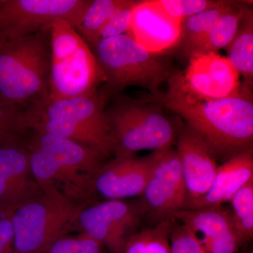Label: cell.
<instances>
[{
  "label": "cell",
  "mask_w": 253,
  "mask_h": 253,
  "mask_svg": "<svg viewBox=\"0 0 253 253\" xmlns=\"http://www.w3.org/2000/svg\"><path fill=\"white\" fill-rule=\"evenodd\" d=\"M176 144L186 185V208L202 199L211 189L217 171V158L207 144L185 125L178 131Z\"/></svg>",
  "instance_id": "cell-15"
},
{
  "label": "cell",
  "mask_w": 253,
  "mask_h": 253,
  "mask_svg": "<svg viewBox=\"0 0 253 253\" xmlns=\"http://www.w3.org/2000/svg\"><path fill=\"white\" fill-rule=\"evenodd\" d=\"M236 2V1L230 0H218L217 4L212 7L186 18L181 23L180 41L177 48L182 51L186 46L204 36Z\"/></svg>",
  "instance_id": "cell-23"
},
{
  "label": "cell",
  "mask_w": 253,
  "mask_h": 253,
  "mask_svg": "<svg viewBox=\"0 0 253 253\" xmlns=\"http://www.w3.org/2000/svg\"><path fill=\"white\" fill-rule=\"evenodd\" d=\"M251 253H253V252H251Z\"/></svg>",
  "instance_id": "cell-33"
},
{
  "label": "cell",
  "mask_w": 253,
  "mask_h": 253,
  "mask_svg": "<svg viewBox=\"0 0 253 253\" xmlns=\"http://www.w3.org/2000/svg\"><path fill=\"white\" fill-rule=\"evenodd\" d=\"M49 29L16 38L0 37V100L22 108L49 91Z\"/></svg>",
  "instance_id": "cell-5"
},
{
  "label": "cell",
  "mask_w": 253,
  "mask_h": 253,
  "mask_svg": "<svg viewBox=\"0 0 253 253\" xmlns=\"http://www.w3.org/2000/svg\"><path fill=\"white\" fill-rule=\"evenodd\" d=\"M170 253H208L197 234L174 219L170 236Z\"/></svg>",
  "instance_id": "cell-27"
},
{
  "label": "cell",
  "mask_w": 253,
  "mask_h": 253,
  "mask_svg": "<svg viewBox=\"0 0 253 253\" xmlns=\"http://www.w3.org/2000/svg\"><path fill=\"white\" fill-rule=\"evenodd\" d=\"M13 214L14 212H7L0 216V248L3 253H14Z\"/></svg>",
  "instance_id": "cell-31"
},
{
  "label": "cell",
  "mask_w": 253,
  "mask_h": 253,
  "mask_svg": "<svg viewBox=\"0 0 253 253\" xmlns=\"http://www.w3.org/2000/svg\"><path fill=\"white\" fill-rule=\"evenodd\" d=\"M130 0H91L76 31L90 48L100 41L101 31L117 10Z\"/></svg>",
  "instance_id": "cell-21"
},
{
  "label": "cell",
  "mask_w": 253,
  "mask_h": 253,
  "mask_svg": "<svg viewBox=\"0 0 253 253\" xmlns=\"http://www.w3.org/2000/svg\"><path fill=\"white\" fill-rule=\"evenodd\" d=\"M174 219L187 226L195 234L204 238L212 237L229 229H234L230 208L226 206L183 209L176 213Z\"/></svg>",
  "instance_id": "cell-19"
},
{
  "label": "cell",
  "mask_w": 253,
  "mask_h": 253,
  "mask_svg": "<svg viewBox=\"0 0 253 253\" xmlns=\"http://www.w3.org/2000/svg\"><path fill=\"white\" fill-rule=\"evenodd\" d=\"M88 204L75 202L55 187L41 190L13 214L14 253H42L76 226Z\"/></svg>",
  "instance_id": "cell-8"
},
{
  "label": "cell",
  "mask_w": 253,
  "mask_h": 253,
  "mask_svg": "<svg viewBox=\"0 0 253 253\" xmlns=\"http://www.w3.org/2000/svg\"><path fill=\"white\" fill-rule=\"evenodd\" d=\"M201 240L208 253H237L243 245L234 229Z\"/></svg>",
  "instance_id": "cell-30"
},
{
  "label": "cell",
  "mask_w": 253,
  "mask_h": 253,
  "mask_svg": "<svg viewBox=\"0 0 253 253\" xmlns=\"http://www.w3.org/2000/svg\"><path fill=\"white\" fill-rule=\"evenodd\" d=\"M250 7L246 1H236L204 36L183 49L182 54L189 59L196 55L218 53L219 50L226 49L235 38Z\"/></svg>",
  "instance_id": "cell-18"
},
{
  "label": "cell",
  "mask_w": 253,
  "mask_h": 253,
  "mask_svg": "<svg viewBox=\"0 0 253 253\" xmlns=\"http://www.w3.org/2000/svg\"><path fill=\"white\" fill-rule=\"evenodd\" d=\"M181 23L174 22L151 8L146 1H138L132 10L128 36L150 52L164 54L177 48Z\"/></svg>",
  "instance_id": "cell-16"
},
{
  "label": "cell",
  "mask_w": 253,
  "mask_h": 253,
  "mask_svg": "<svg viewBox=\"0 0 253 253\" xmlns=\"http://www.w3.org/2000/svg\"><path fill=\"white\" fill-rule=\"evenodd\" d=\"M253 179V149L229 158L220 166L211 189L202 199L185 209L219 207L230 202L240 189Z\"/></svg>",
  "instance_id": "cell-17"
},
{
  "label": "cell",
  "mask_w": 253,
  "mask_h": 253,
  "mask_svg": "<svg viewBox=\"0 0 253 253\" xmlns=\"http://www.w3.org/2000/svg\"><path fill=\"white\" fill-rule=\"evenodd\" d=\"M174 219L136 231L127 239L123 253H170Z\"/></svg>",
  "instance_id": "cell-22"
},
{
  "label": "cell",
  "mask_w": 253,
  "mask_h": 253,
  "mask_svg": "<svg viewBox=\"0 0 253 253\" xmlns=\"http://www.w3.org/2000/svg\"><path fill=\"white\" fill-rule=\"evenodd\" d=\"M189 59L182 81L191 94L204 99H221L241 92V76L225 56L206 53Z\"/></svg>",
  "instance_id": "cell-12"
},
{
  "label": "cell",
  "mask_w": 253,
  "mask_h": 253,
  "mask_svg": "<svg viewBox=\"0 0 253 253\" xmlns=\"http://www.w3.org/2000/svg\"><path fill=\"white\" fill-rule=\"evenodd\" d=\"M91 50L104 73V89L109 96L139 86L147 89L153 99H159L163 83L178 71L172 60L150 52L126 34L100 40Z\"/></svg>",
  "instance_id": "cell-4"
},
{
  "label": "cell",
  "mask_w": 253,
  "mask_h": 253,
  "mask_svg": "<svg viewBox=\"0 0 253 253\" xmlns=\"http://www.w3.org/2000/svg\"><path fill=\"white\" fill-rule=\"evenodd\" d=\"M154 161L152 151L144 157H115L105 162L94 175L95 194L106 200L137 199L149 181Z\"/></svg>",
  "instance_id": "cell-13"
},
{
  "label": "cell",
  "mask_w": 253,
  "mask_h": 253,
  "mask_svg": "<svg viewBox=\"0 0 253 253\" xmlns=\"http://www.w3.org/2000/svg\"><path fill=\"white\" fill-rule=\"evenodd\" d=\"M31 177L28 150L19 138L0 145V216L14 212L39 194Z\"/></svg>",
  "instance_id": "cell-14"
},
{
  "label": "cell",
  "mask_w": 253,
  "mask_h": 253,
  "mask_svg": "<svg viewBox=\"0 0 253 253\" xmlns=\"http://www.w3.org/2000/svg\"><path fill=\"white\" fill-rule=\"evenodd\" d=\"M229 203L234 229L244 244L253 238V179L240 189Z\"/></svg>",
  "instance_id": "cell-24"
},
{
  "label": "cell",
  "mask_w": 253,
  "mask_h": 253,
  "mask_svg": "<svg viewBox=\"0 0 253 253\" xmlns=\"http://www.w3.org/2000/svg\"><path fill=\"white\" fill-rule=\"evenodd\" d=\"M105 248L81 232L77 236H61L42 253H105Z\"/></svg>",
  "instance_id": "cell-26"
},
{
  "label": "cell",
  "mask_w": 253,
  "mask_h": 253,
  "mask_svg": "<svg viewBox=\"0 0 253 253\" xmlns=\"http://www.w3.org/2000/svg\"><path fill=\"white\" fill-rule=\"evenodd\" d=\"M168 91L158 101L180 116L185 126L207 144L216 158L235 156L253 149L252 87L243 83L239 94L221 99L198 97L186 89L182 72L168 81Z\"/></svg>",
  "instance_id": "cell-1"
},
{
  "label": "cell",
  "mask_w": 253,
  "mask_h": 253,
  "mask_svg": "<svg viewBox=\"0 0 253 253\" xmlns=\"http://www.w3.org/2000/svg\"><path fill=\"white\" fill-rule=\"evenodd\" d=\"M109 96L104 89L73 97H54L47 93L23 110L21 127L66 138L106 159L115 152L106 110Z\"/></svg>",
  "instance_id": "cell-2"
},
{
  "label": "cell",
  "mask_w": 253,
  "mask_h": 253,
  "mask_svg": "<svg viewBox=\"0 0 253 253\" xmlns=\"http://www.w3.org/2000/svg\"><path fill=\"white\" fill-rule=\"evenodd\" d=\"M227 50V59L235 68L245 84L253 88V11L248 10Z\"/></svg>",
  "instance_id": "cell-20"
},
{
  "label": "cell",
  "mask_w": 253,
  "mask_h": 253,
  "mask_svg": "<svg viewBox=\"0 0 253 253\" xmlns=\"http://www.w3.org/2000/svg\"><path fill=\"white\" fill-rule=\"evenodd\" d=\"M159 14L174 22L182 23L186 18L212 7L218 0H147Z\"/></svg>",
  "instance_id": "cell-25"
},
{
  "label": "cell",
  "mask_w": 253,
  "mask_h": 253,
  "mask_svg": "<svg viewBox=\"0 0 253 253\" xmlns=\"http://www.w3.org/2000/svg\"><path fill=\"white\" fill-rule=\"evenodd\" d=\"M23 109L0 100V145L20 138Z\"/></svg>",
  "instance_id": "cell-28"
},
{
  "label": "cell",
  "mask_w": 253,
  "mask_h": 253,
  "mask_svg": "<svg viewBox=\"0 0 253 253\" xmlns=\"http://www.w3.org/2000/svg\"><path fill=\"white\" fill-rule=\"evenodd\" d=\"M91 0H0V37L16 38L63 20L77 28Z\"/></svg>",
  "instance_id": "cell-9"
},
{
  "label": "cell",
  "mask_w": 253,
  "mask_h": 253,
  "mask_svg": "<svg viewBox=\"0 0 253 253\" xmlns=\"http://www.w3.org/2000/svg\"><path fill=\"white\" fill-rule=\"evenodd\" d=\"M152 172L138 199L144 210V217L153 223L174 219L185 208L186 189L179 156L172 147L154 151Z\"/></svg>",
  "instance_id": "cell-11"
},
{
  "label": "cell",
  "mask_w": 253,
  "mask_h": 253,
  "mask_svg": "<svg viewBox=\"0 0 253 253\" xmlns=\"http://www.w3.org/2000/svg\"><path fill=\"white\" fill-rule=\"evenodd\" d=\"M139 199L106 200L86 204L78 215L76 226L111 253H123L126 241L144 218Z\"/></svg>",
  "instance_id": "cell-10"
},
{
  "label": "cell",
  "mask_w": 253,
  "mask_h": 253,
  "mask_svg": "<svg viewBox=\"0 0 253 253\" xmlns=\"http://www.w3.org/2000/svg\"><path fill=\"white\" fill-rule=\"evenodd\" d=\"M137 1L130 0L129 4L113 14L101 31L100 40L127 34L130 28L133 8Z\"/></svg>",
  "instance_id": "cell-29"
},
{
  "label": "cell",
  "mask_w": 253,
  "mask_h": 253,
  "mask_svg": "<svg viewBox=\"0 0 253 253\" xmlns=\"http://www.w3.org/2000/svg\"><path fill=\"white\" fill-rule=\"evenodd\" d=\"M34 132L26 147L31 174L39 189L55 187L75 202L89 204L96 196L95 174L105 158L94 150L66 138Z\"/></svg>",
  "instance_id": "cell-3"
},
{
  "label": "cell",
  "mask_w": 253,
  "mask_h": 253,
  "mask_svg": "<svg viewBox=\"0 0 253 253\" xmlns=\"http://www.w3.org/2000/svg\"><path fill=\"white\" fill-rule=\"evenodd\" d=\"M0 253H3L2 251H1V248H0Z\"/></svg>",
  "instance_id": "cell-32"
},
{
  "label": "cell",
  "mask_w": 253,
  "mask_h": 253,
  "mask_svg": "<svg viewBox=\"0 0 253 253\" xmlns=\"http://www.w3.org/2000/svg\"><path fill=\"white\" fill-rule=\"evenodd\" d=\"M50 40L49 91L54 97L90 94L105 83L90 46L76 28L63 21H54L48 28Z\"/></svg>",
  "instance_id": "cell-7"
},
{
  "label": "cell",
  "mask_w": 253,
  "mask_h": 253,
  "mask_svg": "<svg viewBox=\"0 0 253 253\" xmlns=\"http://www.w3.org/2000/svg\"><path fill=\"white\" fill-rule=\"evenodd\" d=\"M156 99L118 98L106 110L115 142V157L135 156L144 150L172 147L180 126Z\"/></svg>",
  "instance_id": "cell-6"
}]
</instances>
